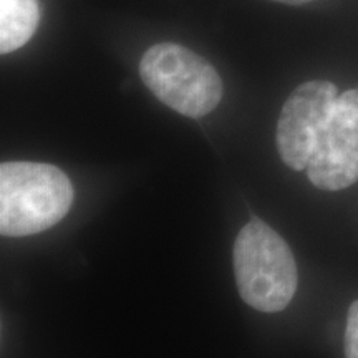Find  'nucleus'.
<instances>
[{"mask_svg":"<svg viewBox=\"0 0 358 358\" xmlns=\"http://www.w3.org/2000/svg\"><path fill=\"white\" fill-rule=\"evenodd\" d=\"M73 186L53 164L8 161L0 166V232L24 237L50 229L73 204Z\"/></svg>","mask_w":358,"mask_h":358,"instance_id":"obj_1","label":"nucleus"},{"mask_svg":"<svg viewBox=\"0 0 358 358\" xmlns=\"http://www.w3.org/2000/svg\"><path fill=\"white\" fill-rule=\"evenodd\" d=\"M234 275L243 301L266 313L284 310L299 284L292 250L261 219H250L236 237Z\"/></svg>","mask_w":358,"mask_h":358,"instance_id":"obj_2","label":"nucleus"},{"mask_svg":"<svg viewBox=\"0 0 358 358\" xmlns=\"http://www.w3.org/2000/svg\"><path fill=\"white\" fill-rule=\"evenodd\" d=\"M140 77L161 103L189 118L209 115L221 103L222 82L216 69L182 45L163 42L148 48Z\"/></svg>","mask_w":358,"mask_h":358,"instance_id":"obj_3","label":"nucleus"},{"mask_svg":"<svg viewBox=\"0 0 358 358\" xmlns=\"http://www.w3.org/2000/svg\"><path fill=\"white\" fill-rule=\"evenodd\" d=\"M307 176L324 191H340L358 181V90L338 95L308 161Z\"/></svg>","mask_w":358,"mask_h":358,"instance_id":"obj_4","label":"nucleus"},{"mask_svg":"<svg viewBox=\"0 0 358 358\" xmlns=\"http://www.w3.org/2000/svg\"><path fill=\"white\" fill-rule=\"evenodd\" d=\"M337 98V87L325 80H310L290 93L275 131L277 150L289 168L307 169L317 138L330 120Z\"/></svg>","mask_w":358,"mask_h":358,"instance_id":"obj_5","label":"nucleus"},{"mask_svg":"<svg viewBox=\"0 0 358 358\" xmlns=\"http://www.w3.org/2000/svg\"><path fill=\"white\" fill-rule=\"evenodd\" d=\"M40 20L37 0H0V53H12L34 37Z\"/></svg>","mask_w":358,"mask_h":358,"instance_id":"obj_6","label":"nucleus"},{"mask_svg":"<svg viewBox=\"0 0 358 358\" xmlns=\"http://www.w3.org/2000/svg\"><path fill=\"white\" fill-rule=\"evenodd\" d=\"M345 357L358 358V301L348 308L345 330Z\"/></svg>","mask_w":358,"mask_h":358,"instance_id":"obj_7","label":"nucleus"},{"mask_svg":"<svg viewBox=\"0 0 358 358\" xmlns=\"http://www.w3.org/2000/svg\"><path fill=\"white\" fill-rule=\"evenodd\" d=\"M277 2L290 3V6H302V3H308L312 2V0H277Z\"/></svg>","mask_w":358,"mask_h":358,"instance_id":"obj_8","label":"nucleus"}]
</instances>
